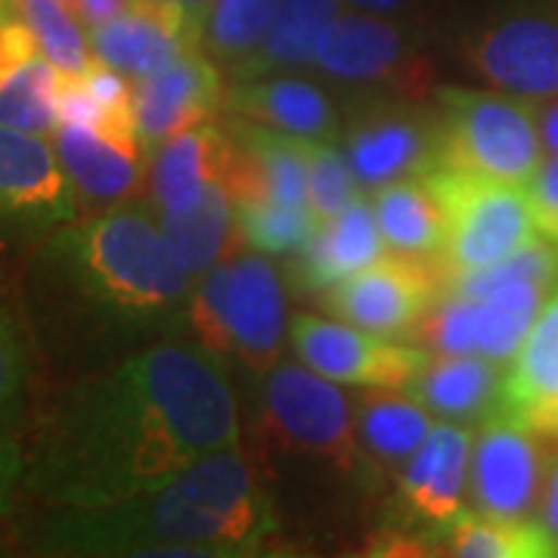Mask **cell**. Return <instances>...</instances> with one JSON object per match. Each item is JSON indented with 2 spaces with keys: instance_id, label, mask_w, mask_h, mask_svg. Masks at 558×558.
<instances>
[{
  "instance_id": "obj_28",
  "label": "cell",
  "mask_w": 558,
  "mask_h": 558,
  "mask_svg": "<svg viewBox=\"0 0 558 558\" xmlns=\"http://www.w3.org/2000/svg\"><path fill=\"white\" fill-rule=\"evenodd\" d=\"M60 81L62 72L44 53L20 62H0V124L40 137L57 131Z\"/></svg>"
},
{
  "instance_id": "obj_15",
  "label": "cell",
  "mask_w": 558,
  "mask_h": 558,
  "mask_svg": "<svg viewBox=\"0 0 558 558\" xmlns=\"http://www.w3.org/2000/svg\"><path fill=\"white\" fill-rule=\"evenodd\" d=\"M484 78L524 97L558 94V25L549 20L502 22L475 50Z\"/></svg>"
},
{
  "instance_id": "obj_5",
  "label": "cell",
  "mask_w": 558,
  "mask_h": 558,
  "mask_svg": "<svg viewBox=\"0 0 558 558\" xmlns=\"http://www.w3.org/2000/svg\"><path fill=\"white\" fill-rule=\"evenodd\" d=\"M190 317L208 354H236L255 369H270L286 319L274 267L258 255L220 264L199 286Z\"/></svg>"
},
{
  "instance_id": "obj_19",
  "label": "cell",
  "mask_w": 558,
  "mask_h": 558,
  "mask_svg": "<svg viewBox=\"0 0 558 558\" xmlns=\"http://www.w3.org/2000/svg\"><path fill=\"white\" fill-rule=\"evenodd\" d=\"M381 240L376 208L354 199L336 218L323 220L314 240L301 248V282L311 289H329L341 279L354 277L363 267L381 258Z\"/></svg>"
},
{
  "instance_id": "obj_6",
  "label": "cell",
  "mask_w": 558,
  "mask_h": 558,
  "mask_svg": "<svg viewBox=\"0 0 558 558\" xmlns=\"http://www.w3.org/2000/svg\"><path fill=\"white\" fill-rule=\"evenodd\" d=\"M435 143V165L472 178L527 186L539 171V134L519 102L450 90Z\"/></svg>"
},
{
  "instance_id": "obj_36",
  "label": "cell",
  "mask_w": 558,
  "mask_h": 558,
  "mask_svg": "<svg viewBox=\"0 0 558 558\" xmlns=\"http://www.w3.org/2000/svg\"><path fill=\"white\" fill-rule=\"evenodd\" d=\"M28 381V354L10 311L0 301V428L20 416Z\"/></svg>"
},
{
  "instance_id": "obj_43",
  "label": "cell",
  "mask_w": 558,
  "mask_h": 558,
  "mask_svg": "<svg viewBox=\"0 0 558 558\" xmlns=\"http://www.w3.org/2000/svg\"><path fill=\"white\" fill-rule=\"evenodd\" d=\"M10 10H13V0H0V25L10 20Z\"/></svg>"
},
{
  "instance_id": "obj_30",
  "label": "cell",
  "mask_w": 558,
  "mask_h": 558,
  "mask_svg": "<svg viewBox=\"0 0 558 558\" xmlns=\"http://www.w3.org/2000/svg\"><path fill=\"white\" fill-rule=\"evenodd\" d=\"M357 425L366 447L376 457L395 462L413 457L435 428L422 400L391 395V388H385L381 395H363Z\"/></svg>"
},
{
  "instance_id": "obj_39",
  "label": "cell",
  "mask_w": 558,
  "mask_h": 558,
  "mask_svg": "<svg viewBox=\"0 0 558 558\" xmlns=\"http://www.w3.org/2000/svg\"><path fill=\"white\" fill-rule=\"evenodd\" d=\"M149 3L171 7V10L183 13L186 20H193L202 28V25H205V20H208V10H211V3H215V0H149Z\"/></svg>"
},
{
  "instance_id": "obj_8",
  "label": "cell",
  "mask_w": 558,
  "mask_h": 558,
  "mask_svg": "<svg viewBox=\"0 0 558 558\" xmlns=\"http://www.w3.org/2000/svg\"><path fill=\"white\" fill-rule=\"evenodd\" d=\"M292 348L307 369L344 385L366 388H410L428 363L425 351L385 339L379 332L341 326L332 319L295 317Z\"/></svg>"
},
{
  "instance_id": "obj_13",
  "label": "cell",
  "mask_w": 558,
  "mask_h": 558,
  "mask_svg": "<svg viewBox=\"0 0 558 558\" xmlns=\"http://www.w3.org/2000/svg\"><path fill=\"white\" fill-rule=\"evenodd\" d=\"M537 435L512 413L487 418L472 457V490L494 515H527L539 481Z\"/></svg>"
},
{
  "instance_id": "obj_4",
  "label": "cell",
  "mask_w": 558,
  "mask_h": 558,
  "mask_svg": "<svg viewBox=\"0 0 558 558\" xmlns=\"http://www.w3.org/2000/svg\"><path fill=\"white\" fill-rule=\"evenodd\" d=\"M425 178L444 208L438 255L447 286L543 240L527 186L472 178L450 168H428Z\"/></svg>"
},
{
  "instance_id": "obj_29",
  "label": "cell",
  "mask_w": 558,
  "mask_h": 558,
  "mask_svg": "<svg viewBox=\"0 0 558 558\" xmlns=\"http://www.w3.org/2000/svg\"><path fill=\"white\" fill-rule=\"evenodd\" d=\"M339 16V0H279L277 20L270 25L260 50L245 62V72L289 69L314 62L319 35Z\"/></svg>"
},
{
  "instance_id": "obj_17",
  "label": "cell",
  "mask_w": 558,
  "mask_h": 558,
  "mask_svg": "<svg viewBox=\"0 0 558 558\" xmlns=\"http://www.w3.org/2000/svg\"><path fill=\"white\" fill-rule=\"evenodd\" d=\"M140 137L100 124H60L57 153L84 199L116 202L137 190Z\"/></svg>"
},
{
  "instance_id": "obj_31",
  "label": "cell",
  "mask_w": 558,
  "mask_h": 558,
  "mask_svg": "<svg viewBox=\"0 0 558 558\" xmlns=\"http://www.w3.org/2000/svg\"><path fill=\"white\" fill-rule=\"evenodd\" d=\"M279 0H215L202 25V50L223 62L252 60L277 20Z\"/></svg>"
},
{
  "instance_id": "obj_16",
  "label": "cell",
  "mask_w": 558,
  "mask_h": 558,
  "mask_svg": "<svg viewBox=\"0 0 558 558\" xmlns=\"http://www.w3.org/2000/svg\"><path fill=\"white\" fill-rule=\"evenodd\" d=\"M502 410L537 438L558 440V292L539 311L515 354L502 385Z\"/></svg>"
},
{
  "instance_id": "obj_38",
  "label": "cell",
  "mask_w": 558,
  "mask_h": 558,
  "mask_svg": "<svg viewBox=\"0 0 558 558\" xmlns=\"http://www.w3.org/2000/svg\"><path fill=\"white\" fill-rule=\"evenodd\" d=\"M134 3H137V0H69L65 7L72 10V16H75L87 32H94V28L106 25V22L119 20L121 13H128Z\"/></svg>"
},
{
  "instance_id": "obj_35",
  "label": "cell",
  "mask_w": 558,
  "mask_h": 558,
  "mask_svg": "<svg viewBox=\"0 0 558 558\" xmlns=\"http://www.w3.org/2000/svg\"><path fill=\"white\" fill-rule=\"evenodd\" d=\"M418 339L440 354H478L475 339V299L453 292V299L435 301L418 319Z\"/></svg>"
},
{
  "instance_id": "obj_37",
  "label": "cell",
  "mask_w": 558,
  "mask_h": 558,
  "mask_svg": "<svg viewBox=\"0 0 558 558\" xmlns=\"http://www.w3.org/2000/svg\"><path fill=\"white\" fill-rule=\"evenodd\" d=\"M22 478H25V459L20 444L7 435V428H0V519L7 515Z\"/></svg>"
},
{
  "instance_id": "obj_2",
  "label": "cell",
  "mask_w": 558,
  "mask_h": 558,
  "mask_svg": "<svg viewBox=\"0 0 558 558\" xmlns=\"http://www.w3.org/2000/svg\"><path fill=\"white\" fill-rule=\"evenodd\" d=\"M274 531L270 499L227 447L140 497L53 506L32 543L47 556H252Z\"/></svg>"
},
{
  "instance_id": "obj_42",
  "label": "cell",
  "mask_w": 558,
  "mask_h": 558,
  "mask_svg": "<svg viewBox=\"0 0 558 558\" xmlns=\"http://www.w3.org/2000/svg\"><path fill=\"white\" fill-rule=\"evenodd\" d=\"M543 140H546L549 149H556L558 153V106L556 109H549V116L543 119Z\"/></svg>"
},
{
  "instance_id": "obj_27",
  "label": "cell",
  "mask_w": 558,
  "mask_h": 558,
  "mask_svg": "<svg viewBox=\"0 0 558 558\" xmlns=\"http://www.w3.org/2000/svg\"><path fill=\"white\" fill-rule=\"evenodd\" d=\"M549 282L543 279H506L484 299H475V339L478 354L490 360H509L519 354L534 319L543 311Z\"/></svg>"
},
{
  "instance_id": "obj_9",
  "label": "cell",
  "mask_w": 558,
  "mask_h": 558,
  "mask_svg": "<svg viewBox=\"0 0 558 558\" xmlns=\"http://www.w3.org/2000/svg\"><path fill=\"white\" fill-rule=\"evenodd\" d=\"M440 286H447L440 264L428 267L425 258L395 255L373 260L354 277L329 286L326 304L336 317L360 329L395 336L425 317V311L438 301Z\"/></svg>"
},
{
  "instance_id": "obj_24",
  "label": "cell",
  "mask_w": 558,
  "mask_h": 558,
  "mask_svg": "<svg viewBox=\"0 0 558 558\" xmlns=\"http://www.w3.org/2000/svg\"><path fill=\"white\" fill-rule=\"evenodd\" d=\"M444 539L453 556L465 558H543L558 556V537L527 515L459 512L444 524Z\"/></svg>"
},
{
  "instance_id": "obj_11",
  "label": "cell",
  "mask_w": 558,
  "mask_h": 558,
  "mask_svg": "<svg viewBox=\"0 0 558 558\" xmlns=\"http://www.w3.org/2000/svg\"><path fill=\"white\" fill-rule=\"evenodd\" d=\"M223 102L220 75L205 50H190L159 72L137 78L134 87V124L146 149L174 137L180 131L211 121Z\"/></svg>"
},
{
  "instance_id": "obj_10",
  "label": "cell",
  "mask_w": 558,
  "mask_h": 558,
  "mask_svg": "<svg viewBox=\"0 0 558 558\" xmlns=\"http://www.w3.org/2000/svg\"><path fill=\"white\" fill-rule=\"evenodd\" d=\"M75 218L60 153L40 134L0 124V233H40Z\"/></svg>"
},
{
  "instance_id": "obj_18",
  "label": "cell",
  "mask_w": 558,
  "mask_h": 558,
  "mask_svg": "<svg viewBox=\"0 0 558 558\" xmlns=\"http://www.w3.org/2000/svg\"><path fill=\"white\" fill-rule=\"evenodd\" d=\"M472 453V432L459 425H435L422 440L400 481V494L418 519L444 527L462 512L465 465Z\"/></svg>"
},
{
  "instance_id": "obj_22",
  "label": "cell",
  "mask_w": 558,
  "mask_h": 558,
  "mask_svg": "<svg viewBox=\"0 0 558 558\" xmlns=\"http://www.w3.org/2000/svg\"><path fill=\"white\" fill-rule=\"evenodd\" d=\"M376 220L381 240L398 255L425 258L440 252L444 242V208L428 178L391 180L376 196Z\"/></svg>"
},
{
  "instance_id": "obj_14",
  "label": "cell",
  "mask_w": 558,
  "mask_h": 558,
  "mask_svg": "<svg viewBox=\"0 0 558 558\" xmlns=\"http://www.w3.org/2000/svg\"><path fill=\"white\" fill-rule=\"evenodd\" d=\"M153 199L161 211L196 202L211 186L227 183L233 140L215 121H202L153 149Z\"/></svg>"
},
{
  "instance_id": "obj_26",
  "label": "cell",
  "mask_w": 558,
  "mask_h": 558,
  "mask_svg": "<svg viewBox=\"0 0 558 558\" xmlns=\"http://www.w3.org/2000/svg\"><path fill=\"white\" fill-rule=\"evenodd\" d=\"M497 369L490 357L447 354L438 363H425L410 381L413 398L444 418H469L481 413L497 395Z\"/></svg>"
},
{
  "instance_id": "obj_40",
  "label": "cell",
  "mask_w": 558,
  "mask_h": 558,
  "mask_svg": "<svg viewBox=\"0 0 558 558\" xmlns=\"http://www.w3.org/2000/svg\"><path fill=\"white\" fill-rule=\"evenodd\" d=\"M546 527L558 537V469L549 481V499H546Z\"/></svg>"
},
{
  "instance_id": "obj_20",
  "label": "cell",
  "mask_w": 558,
  "mask_h": 558,
  "mask_svg": "<svg viewBox=\"0 0 558 558\" xmlns=\"http://www.w3.org/2000/svg\"><path fill=\"white\" fill-rule=\"evenodd\" d=\"M403 57L398 28L369 13H344L319 35L314 62L336 78H381Z\"/></svg>"
},
{
  "instance_id": "obj_41",
  "label": "cell",
  "mask_w": 558,
  "mask_h": 558,
  "mask_svg": "<svg viewBox=\"0 0 558 558\" xmlns=\"http://www.w3.org/2000/svg\"><path fill=\"white\" fill-rule=\"evenodd\" d=\"M354 3L357 10H366V13H388V10H398L403 0H348Z\"/></svg>"
},
{
  "instance_id": "obj_1",
  "label": "cell",
  "mask_w": 558,
  "mask_h": 558,
  "mask_svg": "<svg viewBox=\"0 0 558 558\" xmlns=\"http://www.w3.org/2000/svg\"><path fill=\"white\" fill-rule=\"evenodd\" d=\"M236 440V400L218 363L159 344L72 385L44 418L25 478L50 506H106Z\"/></svg>"
},
{
  "instance_id": "obj_3",
  "label": "cell",
  "mask_w": 558,
  "mask_h": 558,
  "mask_svg": "<svg viewBox=\"0 0 558 558\" xmlns=\"http://www.w3.org/2000/svg\"><path fill=\"white\" fill-rule=\"evenodd\" d=\"M40 274L62 304L124 326L171 311L190 286L161 223L143 208H112L62 230Z\"/></svg>"
},
{
  "instance_id": "obj_34",
  "label": "cell",
  "mask_w": 558,
  "mask_h": 558,
  "mask_svg": "<svg viewBox=\"0 0 558 558\" xmlns=\"http://www.w3.org/2000/svg\"><path fill=\"white\" fill-rule=\"evenodd\" d=\"M354 202L351 161L323 140H307V205L317 223L336 218Z\"/></svg>"
},
{
  "instance_id": "obj_7",
  "label": "cell",
  "mask_w": 558,
  "mask_h": 558,
  "mask_svg": "<svg viewBox=\"0 0 558 558\" xmlns=\"http://www.w3.org/2000/svg\"><path fill=\"white\" fill-rule=\"evenodd\" d=\"M264 410L267 428L282 447L329 459L339 469H351L357 462L351 410L332 379L301 366H279L267 379Z\"/></svg>"
},
{
  "instance_id": "obj_21",
  "label": "cell",
  "mask_w": 558,
  "mask_h": 558,
  "mask_svg": "<svg viewBox=\"0 0 558 558\" xmlns=\"http://www.w3.org/2000/svg\"><path fill=\"white\" fill-rule=\"evenodd\" d=\"M227 106L245 121L274 128L301 140H323L332 131L329 100L307 81H264L245 84L227 97Z\"/></svg>"
},
{
  "instance_id": "obj_44",
  "label": "cell",
  "mask_w": 558,
  "mask_h": 558,
  "mask_svg": "<svg viewBox=\"0 0 558 558\" xmlns=\"http://www.w3.org/2000/svg\"><path fill=\"white\" fill-rule=\"evenodd\" d=\"M62 3H69V0H62Z\"/></svg>"
},
{
  "instance_id": "obj_23",
  "label": "cell",
  "mask_w": 558,
  "mask_h": 558,
  "mask_svg": "<svg viewBox=\"0 0 558 558\" xmlns=\"http://www.w3.org/2000/svg\"><path fill=\"white\" fill-rule=\"evenodd\" d=\"M348 161L354 178L363 183H391L410 171H428L435 165V149H428V140L416 121L379 116L354 131Z\"/></svg>"
},
{
  "instance_id": "obj_33",
  "label": "cell",
  "mask_w": 558,
  "mask_h": 558,
  "mask_svg": "<svg viewBox=\"0 0 558 558\" xmlns=\"http://www.w3.org/2000/svg\"><path fill=\"white\" fill-rule=\"evenodd\" d=\"M13 13L32 28L40 53L62 75H84L94 65L90 38H84V25L62 0H13Z\"/></svg>"
},
{
  "instance_id": "obj_25",
  "label": "cell",
  "mask_w": 558,
  "mask_h": 558,
  "mask_svg": "<svg viewBox=\"0 0 558 558\" xmlns=\"http://www.w3.org/2000/svg\"><path fill=\"white\" fill-rule=\"evenodd\" d=\"M159 223L186 274H205L220 260L236 223L233 196L227 183H218L196 202L174 211H161Z\"/></svg>"
},
{
  "instance_id": "obj_32",
  "label": "cell",
  "mask_w": 558,
  "mask_h": 558,
  "mask_svg": "<svg viewBox=\"0 0 558 558\" xmlns=\"http://www.w3.org/2000/svg\"><path fill=\"white\" fill-rule=\"evenodd\" d=\"M233 215L242 242L260 252H301L319 227L307 205H286L267 196L233 199Z\"/></svg>"
},
{
  "instance_id": "obj_12",
  "label": "cell",
  "mask_w": 558,
  "mask_h": 558,
  "mask_svg": "<svg viewBox=\"0 0 558 558\" xmlns=\"http://www.w3.org/2000/svg\"><path fill=\"white\" fill-rule=\"evenodd\" d=\"M202 47V28L183 13L137 0L119 20L90 32V50L102 65L131 78H146L183 53Z\"/></svg>"
}]
</instances>
